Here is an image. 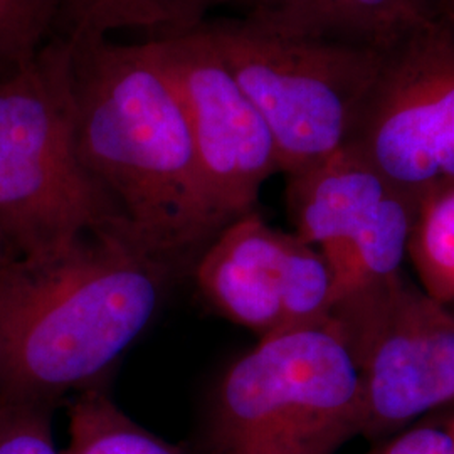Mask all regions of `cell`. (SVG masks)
Instances as JSON below:
<instances>
[{
  "mask_svg": "<svg viewBox=\"0 0 454 454\" xmlns=\"http://www.w3.org/2000/svg\"><path fill=\"white\" fill-rule=\"evenodd\" d=\"M65 41L82 165L114 200L137 243L177 275L192 273L224 226L172 73L152 41L137 46Z\"/></svg>",
  "mask_w": 454,
  "mask_h": 454,
  "instance_id": "cell-1",
  "label": "cell"
},
{
  "mask_svg": "<svg viewBox=\"0 0 454 454\" xmlns=\"http://www.w3.org/2000/svg\"><path fill=\"white\" fill-rule=\"evenodd\" d=\"M179 275L123 232L88 234L61 256L0 270L2 399L56 407L140 337Z\"/></svg>",
  "mask_w": 454,
  "mask_h": 454,
  "instance_id": "cell-2",
  "label": "cell"
},
{
  "mask_svg": "<svg viewBox=\"0 0 454 454\" xmlns=\"http://www.w3.org/2000/svg\"><path fill=\"white\" fill-rule=\"evenodd\" d=\"M103 232L131 236L80 159L59 37L0 69V234L16 261L43 262Z\"/></svg>",
  "mask_w": 454,
  "mask_h": 454,
  "instance_id": "cell-3",
  "label": "cell"
},
{
  "mask_svg": "<svg viewBox=\"0 0 454 454\" xmlns=\"http://www.w3.org/2000/svg\"><path fill=\"white\" fill-rule=\"evenodd\" d=\"M362 434L357 369L330 320L261 339L212 394L199 454H337Z\"/></svg>",
  "mask_w": 454,
  "mask_h": 454,
  "instance_id": "cell-4",
  "label": "cell"
},
{
  "mask_svg": "<svg viewBox=\"0 0 454 454\" xmlns=\"http://www.w3.org/2000/svg\"><path fill=\"white\" fill-rule=\"evenodd\" d=\"M199 27L270 129L279 172L292 176L348 144L382 52L278 33L247 17Z\"/></svg>",
  "mask_w": 454,
  "mask_h": 454,
  "instance_id": "cell-5",
  "label": "cell"
},
{
  "mask_svg": "<svg viewBox=\"0 0 454 454\" xmlns=\"http://www.w3.org/2000/svg\"><path fill=\"white\" fill-rule=\"evenodd\" d=\"M340 332L362 390V434L386 439L454 406V313L403 270L339 298Z\"/></svg>",
  "mask_w": 454,
  "mask_h": 454,
  "instance_id": "cell-6",
  "label": "cell"
},
{
  "mask_svg": "<svg viewBox=\"0 0 454 454\" xmlns=\"http://www.w3.org/2000/svg\"><path fill=\"white\" fill-rule=\"evenodd\" d=\"M348 146L418 202L454 184V0L382 52Z\"/></svg>",
  "mask_w": 454,
  "mask_h": 454,
  "instance_id": "cell-7",
  "label": "cell"
},
{
  "mask_svg": "<svg viewBox=\"0 0 454 454\" xmlns=\"http://www.w3.org/2000/svg\"><path fill=\"white\" fill-rule=\"evenodd\" d=\"M286 177L293 232L324 256L335 301L401 271L419 206L414 197L348 145Z\"/></svg>",
  "mask_w": 454,
  "mask_h": 454,
  "instance_id": "cell-8",
  "label": "cell"
},
{
  "mask_svg": "<svg viewBox=\"0 0 454 454\" xmlns=\"http://www.w3.org/2000/svg\"><path fill=\"white\" fill-rule=\"evenodd\" d=\"M212 309L261 339L328 320L333 276L324 256L258 212L227 224L192 270Z\"/></svg>",
  "mask_w": 454,
  "mask_h": 454,
  "instance_id": "cell-9",
  "label": "cell"
},
{
  "mask_svg": "<svg viewBox=\"0 0 454 454\" xmlns=\"http://www.w3.org/2000/svg\"><path fill=\"white\" fill-rule=\"evenodd\" d=\"M152 43L179 86L212 206L226 227L254 212L262 184L279 172L273 137L199 26Z\"/></svg>",
  "mask_w": 454,
  "mask_h": 454,
  "instance_id": "cell-10",
  "label": "cell"
},
{
  "mask_svg": "<svg viewBox=\"0 0 454 454\" xmlns=\"http://www.w3.org/2000/svg\"><path fill=\"white\" fill-rule=\"evenodd\" d=\"M434 0H247V19L278 33L384 52Z\"/></svg>",
  "mask_w": 454,
  "mask_h": 454,
  "instance_id": "cell-11",
  "label": "cell"
},
{
  "mask_svg": "<svg viewBox=\"0 0 454 454\" xmlns=\"http://www.w3.org/2000/svg\"><path fill=\"white\" fill-rule=\"evenodd\" d=\"M226 2L231 0H63L59 31L69 41L106 39L120 29L177 33L194 29L206 12Z\"/></svg>",
  "mask_w": 454,
  "mask_h": 454,
  "instance_id": "cell-12",
  "label": "cell"
},
{
  "mask_svg": "<svg viewBox=\"0 0 454 454\" xmlns=\"http://www.w3.org/2000/svg\"><path fill=\"white\" fill-rule=\"evenodd\" d=\"M67 418L69 439L61 454H199L194 444L168 442L142 427L101 386L76 392Z\"/></svg>",
  "mask_w": 454,
  "mask_h": 454,
  "instance_id": "cell-13",
  "label": "cell"
},
{
  "mask_svg": "<svg viewBox=\"0 0 454 454\" xmlns=\"http://www.w3.org/2000/svg\"><path fill=\"white\" fill-rule=\"evenodd\" d=\"M407 256L422 290L439 303H454V184L419 200L411 229Z\"/></svg>",
  "mask_w": 454,
  "mask_h": 454,
  "instance_id": "cell-14",
  "label": "cell"
},
{
  "mask_svg": "<svg viewBox=\"0 0 454 454\" xmlns=\"http://www.w3.org/2000/svg\"><path fill=\"white\" fill-rule=\"evenodd\" d=\"M63 0H0V66L19 65L59 29Z\"/></svg>",
  "mask_w": 454,
  "mask_h": 454,
  "instance_id": "cell-15",
  "label": "cell"
},
{
  "mask_svg": "<svg viewBox=\"0 0 454 454\" xmlns=\"http://www.w3.org/2000/svg\"><path fill=\"white\" fill-rule=\"evenodd\" d=\"M54 409L0 399V454H61L52 433Z\"/></svg>",
  "mask_w": 454,
  "mask_h": 454,
  "instance_id": "cell-16",
  "label": "cell"
},
{
  "mask_svg": "<svg viewBox=\"0 0 454 454\" xmlns=\"http://www.w3.org/2000/svg\"><path fill=\"white\" fill-rule=\"evenodd\" d=\"M367 454H454V409L436 419L409 424Z\"/></svg>",
  "mask_w": 454,
  "mask_h": 454,
  "instance_id": "cell-17",
  "label": "cell"
},
{
  "mask_svg": "<svg viewBox=\"0 0 454 454\" xmlns=\"http://www.w3.org/2000/svg\"><path fill=\"white\" fill-rule=\"evenodd\" d=\"M14 261H16V258H14V254H12L11 247H9V244L5 243L4 236L0 234V270L5 268L7 264L14 262Z\"/></svg>",
  "mask_w": 454,
  "mask_h": 454,
  "instance_id": "cell-18",
  "label": "cell"
},
{
  "mask_svg": "<svg viewBox=\"0 0 454 454\" xmlns=\"http://www.w3.org/2000/svg\"><path fill=\"white\" fill-rule=\"evenodd\" d=\"M4 390H5V357H4V345L0 339V399L4 397Z\"/></svg>",
  "mask_w": 454,
  "mask_h": 454,
  "instance_id": "cell-19",
  "label": "cell"
},
{
  "mask_svg": "<svg viewBox=\"0 0 454 454\" xmlns=\"http://www.w3.org/2000/svg\"><path fill=\"white\" fill-rule=\"evenodd\" d=\"M0 69H2V66H0Z\"/></svg>",
  "mask_w": 454,
  "mask_h": 454,
  "instance_id": "cell-20",
  "label": "cell"
}]
</instances>
